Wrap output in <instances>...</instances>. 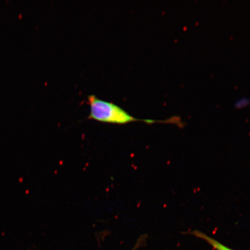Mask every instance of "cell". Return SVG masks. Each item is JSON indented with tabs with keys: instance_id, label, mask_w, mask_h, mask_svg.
Returning a JSON list of instances; mask_svg holds the SVG:
<instances>
[{
	"instance_id": "6da1fadb",
	"label": "cell",
	"mask_w": 250,
	"mask_h": 250,
	"mask_svg": "<svg viewBox=\"0 0 250 250\" xmlns=\"http://www.w3.org/2000/svg\"><path fill=\"white\" fill-rule=\"evenodd\" d=\"M86 102L90 106V113L87 117L89 120L117 125H125L134 122H144L148 124H167V120H142L136 118L120 105L113 102L99 99L94 95L87 96Z\"/></svg>"
},
{
	"instance_id": "7a4b0ae2",
	"label": "cell",
	"mask_w": 250,
	"mask_h": 250,
	"mask_svg": "<svg viewBox=\"0 0 250 250\" xmlns=\"http://www.w3.org/2000/svg\"><path fill=\"white\" fill-rule=\"evenodd\" d=\"M188 233L192 234L198 238L205 240V242L209 244L214 249L216 250H234L231 249L228 247L223 245L221 243L217 241V240L212 239V237L207 235V234L203 233L201 231L199 230H192Z\"/></svg>"
}]
</instances>
